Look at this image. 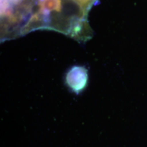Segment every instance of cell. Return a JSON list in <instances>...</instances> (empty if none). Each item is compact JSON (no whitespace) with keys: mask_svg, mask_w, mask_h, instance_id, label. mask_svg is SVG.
Returning <instances> with one entry per match:
<instances>
[{"mask_svg":"<svg viewBox=\"0 0 147 147\" xmlns=\"http://www.w3.org/2000/svg\"><path fill=\"white\" fill-rule=\"evenodd\" d=\"M88 79L87 70L82 66H74L66 76V82L73 91L79 92L85 87Z\"/></svg>","mask_w":147,"mask_h":147,"instance_id":"cell-2","label":"cell"},{"mask_svg":"<svg viewBox=\"0 0 147 147\" xmlns=\"http://www.w3.org/2000/svg\"><path fill=\"white\" fill-rule=\"evenodd\" d=\"M99 0H0V39L21 38L37 30L61 33L78 42L93 32L89 14Z\"/></svg>","mask_w":147,"mask_h":147,"instance_id":"cell-1","label":"cell"}]
</instances>
